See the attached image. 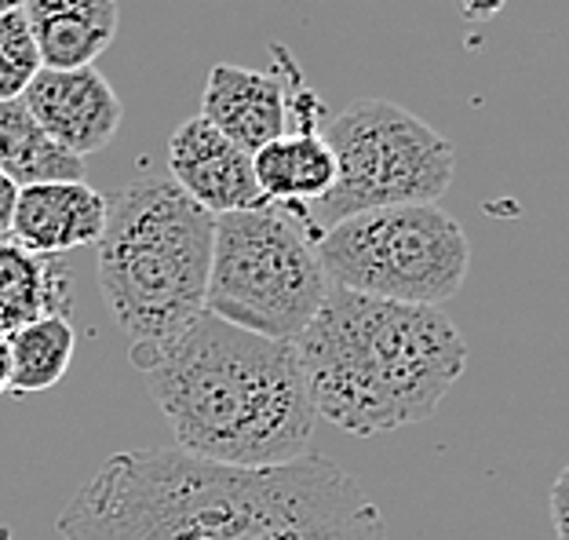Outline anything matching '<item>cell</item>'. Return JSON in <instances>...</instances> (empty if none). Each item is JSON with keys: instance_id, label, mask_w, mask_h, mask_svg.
Instances as JSON below:
<instances>
[{"instance_id": "6da1fadb", "label": "cell", "mask_w": 569, "mask_h": 540, "mask_svg": "<svg viewBox=\"0 0 569 540\" xmlns=\"http://www.w3.org/2000/svg\"><path fill=\"white\" fill-rule=\"evenodd\" d=\"M62 540H387L380 508L321 453L230 468L183 449L113 453L59 516Z\"/></svg>"}, {"instance_id": "7a4b0ae2", "label": "cell", "mask_w": 569, "mask_h": 540, "mask_svg": "<svg viewBox=\"0 0 569 540\" xmlns=\"http://www.w3.org/2000/svg\"><path fill=\"white\" fill-rule=\"evenodd\" d=\"M128 354L183 453L230 468H274L310 453L318 413L296 343L201 311L172 340Z\"/></svg>"}, {"instance_id": "3957f363", "label": "cell", "mask_w": 569, "mask_h": 540, "mask_svg": "<svg viewBox=\"0 0 569 540\" xmlns=\"http://www.w3.org/2000/svg\"><path fill=\"white\" fill-rule=\"evenodd\" d=\"M292 343L318 420L361 439L423 423L468 369V343L442 307L336 286Z\"/></svg>"}, {"instance_id": "277c9868", "label": "cell", "mask_w": 569, "mask_h": 540, "mask_svg": "<svg viewBox=\"0 0 569 540\" xmlns=\"http://www.w3.org/2000/svg\"><path fill=\"white\" fill-rule=\"evenodd\" d=\"M216 216L172 179H139L110 204L99 238V289L132 351L158 347L204 311Z\"/></svg>"}, {"instance_id": "5b68a950", "label": "cell", "mask_w": 569, "mask_h": 540, "mask_svg": "<svg viewBox=\"0 0 569 540\" xmlns=\"http://www.w3.org/2000/svg\"><path fill=\"white\" fill-rule=\"evenodd\" d=\"M336 183L307 209H284L318 241L332 223L398 204H438L452 183V143L387 99H358L329 121Z\"/></svg>"}, {"instance_id": "8992f818", "label": "cell", "mask_w": 569, "mask_h": 540, "mask_svg": "<svg viewBox=\"0 0 569 540\" xmlns=\"http://www.w3.org/2000/svg\"><path fill=\"white\" fill-rule=\"evenodd\" d=\"M329 278L315 241L278 204L216 216L204 311L270 340H296L315 321Z\"/></svg>"}, {"instance_id": "52a82bcc", "label": "cell", "mask_w": 569, "mask_h": 540, "mask_svg": "<svg viewBox=\"0 0 569 540\" xmlns=\"http://www.w3.org/2000/svg\"><path fill=\"white\" fill-rule=\"evenodd\" d=\"M315 252L329 286L412 307L449 303L471 267L468 234L438 204L358 212L332 223Z\"/></svg>"}, {"instance_id": "ba28073f", "label": "cell", "mask_w": 569, "mask_h": 540, "mask_svg": "<svg viewBox=\"0 0 569 540\" xmlns=\"http://www.w3.org/2000/svg\"><path fill=\"white\" fill-rule=\"evenodd\" d=\"M168 172L172 183L209 216L252 212L267 204L256 183L252 153L230 143L201 113L179 124L168 139Z\"/></svg>"}, {"instance_id": "9c48e42d", "label": "cell", "mask_w": 569, "mask_h": 540, "mask_svg": "<svg viewBox=\"0 0 569 540\" xmlns=\"http://www.w3.org/2000/svg\"><path fill=\"white\" fill-rule=\"evenodd\" d=\"M33 121L73 158H88L110 143L121 128V99L96 67L41 70L22 92Z\"/></svg>"}, {"instance_id": "30bf717a", "label": "cell", "mask_w": 569, "mask_h": 540, "mask_svg": "<svg viewBox=\"0 0 569 540\" xmlns=\"http://www.w3.org/2000/svg\"><path fill=\"white\" fill-rule=\"evenodd\" d=\"M201 118L241 150H263L289 132V96L281 73L216 62L204 81Z\"/></svg>"}, {"instance_id": "8fae6325", "label": "cell", "mask_w": 569, "mask_h": 540, "mask_svg": "<svg viewBox=\"0 0 569 540\" xmlns=\"http://www.w3.org/2000/svg\"><path fill=\"white\" fill-rule=\"evenodd\" d=\"M110 201L77 183H37L19 187L16 216H11V241L37 256H59L81 246H99L107 230Z\"/></svg>"}, {"instance_id": "7c38bea8", "label": "cell", "mask_w": 569, "mask_h": 540, "mask_svg": "<svg viewBox=\"0 0 569 540\" xmlns=\"http://www.w3.org/2000/svg\"><path fill=\"white\" fill-rule=\"evenodd\" d=\"M44 70H81L118 37V0H26Z\"/></svg>"}, {"instance_id": "4fadbf2b", "label": "cell", "mask_w": 569, "mask_h": 540, "mask_svg": "<svg viewBox=\"0 0 569 540\" xmlns=\"http://www.w3.org/2000/svg\"><path fill=\"white\" fill-rule=\"evenodd\" d=\"M252 169L267 204L278 209H307L326 198L336 183V158L321 128L284 132L252 153Z\"/></svg>"}, {"instance_id": "5bb4252c", "label": "cell", "mask_w": 569, "mask_h": 540, "mask_svg": "<svg viewBox=\"0 0 569 540\" xmlns=\"http://www.w3.org/2000/svg\"><path fill=\"white\" fill-rule=\"evenodd\" d=\"M51 314H70L67 263L59 256H37L16 241H0V337Z\"/></svg>"}, {"instance_id": "9a60e30c", "label": "cell", "mask_w": 569, "mask_h": 540, "mask_svg": "<svg viewBox=\"0 0 569 540\" xmlns=\"http://www.w3.org/2000/svg\"><path fill=\"white\" fill-rule=\"evenodd\" d=\"M0 172L16 187L77 183L84 179V161L62 150L22 99H0Z\"/></svg>"}, {"instance_id": "2e32d148", "label": "cell", "mask_w": 569, "mask_h": 540, "mask_svg": "<svg viewBox=\"0 0 569 540\" xmlns=\"http://www.w3.org/2000/svg\"><path fill=\"white\" fill-rule=\"evenodd\" d=\"M11 347V394L48 391L67 377L77 351V332L70 318L51 314L8 337Z\"/></svg>"}, {"instance_id": "e0dca14e", "label": "cell", "mask_w": 569, "mask_h": 540, "mask_svg": "<svg viewBox=\"0 0 569 540\" xmlns=\"http://www.w3.org/2000/svg\"><path fill=\"white\" fill-rule=\"evenodd\" d=\"M41 70L44 62L30 22H26V11H11L0 19V99H22Z\"/></svg>"}, {"instance_id": "ac0fdd59", "label": "cell", "mask_w": 569, "mask_h": 540, "mask_svg": "<svg viewBox=\"0 0 569 540\" xmlns=\"http://www.w3.org/2000/svg\"><path fill=\"white\" fill-rule=\"evenodd\" d=\"M551 522H555V533L569 540V464L551 486Z\"/></svg>"}, {"instance_id": "d6986e66", "label": "cell", "mask_w": 569, "mask_h": 540, "mask_svg": "<svg viewBox=\"0 0 569 540\" xmlns=\"http://www.w3.org/2000/svg\"><path fill=\"white\" fill-rule=\"evenodd\" d=\"M19 187L0 172V241H11V216H16Z\"/></svg>"}, {"instance_id": "ffe728a7", "label": "cell", "mask_w": 569, "mask_h": 540, "mask_svg": "<svg viewBox=\"0 0 569 540\" xmlns=\"http://www.w3.org/2000/svg\"><path fill=\"white\" fill-rule=\"evenodd\" d=\"M503 4H508V0H463V16L475 22H486V19H493Z\"/></svg>"}, {"instance_id": "44dd1931", "label": "cell", "mask_w": 569, "mask_h": 540, "mask_svg": "<svg viewBox=\"0 0 569 540\" xmlns=\"http://www.w3.org/2000/svg\"><path fill=\"white\" fill-rule=\"evenodd\" d=\"M11 391V347L8 337H0V394Z\"/></svg>"}, {"instance_id": "7402d4cb", "label": "cell", "mask_w": 569, "mask_h": 540, "mask_svg": "<svg viewBox=\"0 0 569 540\" xmlns=\"http://www.w3.org/2000/svg\"><path fill=\"white\" fill-rule=\"evenodd\" d=\"M26 8V0H0V19L11 16V11H22Z\"/></svg>"}]
</instances>
